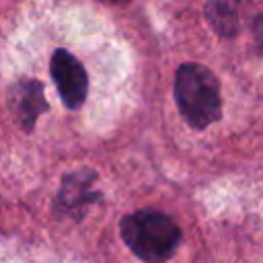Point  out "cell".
Here are the masks:
<instances>
[{
  "label": "cell",
  "instance_id": "6da1fadb",
  "mask_svg": "<svg viewBox=\"0 0 263 263\" xmlns=\"http://www.w3.org/2000/svg\"><path fill=\"white\" fill-rule=\"evenodd\" d=\"M119 232L129 251L148 263H160L168 259L181 240L179 226L160 212L140 210L121 220Z\"/></svg>",
  "mask_w": 263,
  "mask_h": 263
},
{
  "label": "cell",
  "instance_id": "5b68a950",
  "mask_svg": "<svg viewBox=\"0 0 263 263\" xmlns=\"http://www.w3.org/2000/svg\"><path fill=\"white\" fill-rule=\"evenodd\" d=\"M16 109L18 115L23 119V125L31 127L35 117L41 113V109H45L43 103V88L39 82H23L18 88V99H16Z\"/></svg>",
  "mask_w": 263,
  "mask_h": 263
},
{
  "label": "cell",
  "instance_id": "3957f363",
  "mask_svg": "<svg viewBox=\"0 0 263 263\" xmlns=\"http://www.w3.org/2000/svg\"><path fill=\"white\" fill-rule=\"evenodd\" d=\"M49 72L55 82V88L68 109H78L88 90V78L82 64L66 49H58L51 55Z\"/></svg>",
  "mask_w": 263,
  "mask_h": 263
},
{
  "label": "cell",
  "instance_id": "7a4b0ae2",
  "mask_svg": "<svg viewBox=\"0 0 263 263\" xmlns=\"http://www.w3.org/2000/svg\"><path fill=\"white\" fill-rule=\"evenodd\" d=\"M175 99L191 127L203 129L220 117L218 78L201 64H183L175 76Z\"/></svg>",
  "mask_w": 263,
  "mask_h": 263
},
{
  "label": "cell",
  "instance_id": "277c9868",
  "mask_svg": "<svg viewBox=\"0 0 263 263\" xmlns=\"http://www.w3.org/2000/svg\"><path fill=\"white\" fill-rule=\"evenodd\" d=\"M238 14H240V0H210L205 8V16L210 25L224 37L236 33Z\"/></svg>",
  "mask_w": 263,
  "mask_h": 263
},
{
  "label": "cell",
  "instance_id": "8992f818",
  "mask_svg": "<svg viewBox=\"0 0 263 263\" xmlns=\"http://www.w3.org/2000/svg\"><path fill=\"white\" fill-rule=\"evenodd\" d=\"M255 39H257V43L263 47V16H259V18L255 21Z\"/></svg>",
  "mask_w": 263,
  "mask_h": 263
},
{
  "label": "cell",
  "instance_id": "52a82bcc",
  "mask_svg": "<svg viewBox=\"0 0 263 263\" xmlns=\"http://www.w3.org/2000/svg\"><path fill=\"white\" fill-rule=\"evenodd\" d=\"M101 2H107V4H127L129 0H101Z\"/></svg>",
  "mask_w": 263,
  "mask_h": 263
}]
</instances>
